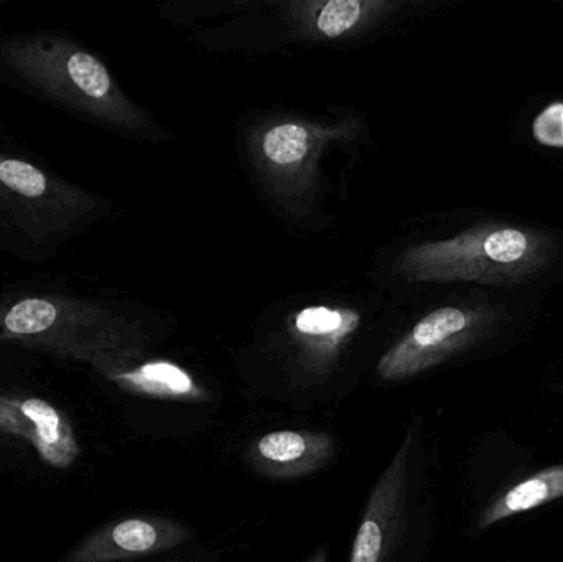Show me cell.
Listing matches in <instances>:
<instances>
[{
    "label": "cell",
    "mask_w": 563,
    "mask_h": 562,
    "mask_svg": "<svg viewBox=\"0 0 563 562\" xmlns=\"http://www.w3.org/2000/svg\"><path fill=\"white\" fill-rule=\"evenodd\" d=\"M7 68L66 111L131 134L151 121L119 88L108 66L75 40L56 33L12 36L0 48Z\"/></svg>",
    "instance_id": "cell-1"
},
{
    "label": "cell",
    "mask_w": 563,
    "mask_h": 562,
    "mask_svg": "<svg viewBox=\"0 0 563 562\" xmlns=\"http://www.w3.org/2000/svg\"><path fill=\"white\" fill-rule=\"evenodd\" d=\"M0 342L89 365L131 353L129 330L104 306L48 290L0 299Z\"/></svg>",
    "instance_id": "cell-2"
},
{
    "label": "cell",
    "mask_w": 563,
    "mask_h": 562,
    "mask_svg": "<svg viewBox=\"0 0 563 562\" xmlns=\"http://www.w3.org/2000/svg\"><path fill=\"white\" fill-rule=\"evenodd\" d=\"M549 254L551 243L541 234L505 224H483L450 240L410 247L397 269L407 279L422 283L511 284L538 273Z\"/></svg>",
    "instance_id": "cell-3"
},
{
    "label": "cell",
    "mask_w": 563,
    "mask_h": 562,
    "mask_svg": "<svg viewBox=\"0 0 563 562\" xmlns=\"http://www.w3.org/2000/svg\"><path fill=\"white\" fill-rule=\"evenodd\" d=\"M101 200L79 185L0 152V224L33 253L53 251L98 213Z\"/></svg>",
    "instance_id": "cell-4"
},
{
    "label": "cell",
    "mask_w": 563,
    "mask_h": 562,
    "mask_svg": "<svg viewBox=\"0 0 563 562\" xmlns=\"http://www.w3.org/2000/svg\"><path fill=\"white\" fill-rule=\"evenodd\" d=\"M482 322V313L475 310L460 307L433 310L384 353L377 375L386 382H402L440 365L475 339Z\"/></svg>",
    "instance_id": "cell-5"
},
{
    "label": "cell",
    "mask_w": 563,
    "mask_h": 562,
    "mask_svg": "<svg viewBox=\"0 0 563 562\" xmlns=\"http://www.w3.org/2000/svg\"><path fill=\"white\" fill-rule=\"evenodd\" d=\"M190 540V531L168 518H124L79 541L58 562L135 561L174 550Z\"/></svg>",
    "instance_id": "cell-6"
},
{
    "label": "cell",
    "mask_w": 563,
    "mask_h": 562,
    "mask_svg": "<svg viewBox=\"0 0 563 562\" xmlns=\"http://www.w3.org/2000/svg\"><path fill=\"white\" fill-rule=\"evenodd\" d=\"M0 432L29 442L49 467H71L81 455L68 418L45 399L0 395Z\"/></svg>",
    "instance_id": "cell-7"
},
{
    "label": "cell",
    "mask_w": 563,
    "mask_h": 562,
    "mask_svg": "<svg viewBox=\"0 0 563 562\" xmlns=\"http://www.w3.org/2000/svg\"><path fill=\"white\" fill-rule=\"evenodd\" d=\"M412 438L397 451L371 494L351 548L350 562H384L406 505L407 461Z\"/></svg>",
    "instance_id": "cell-8"
},
{
    "label": "cell",
    "mask_w": 563,
    "mask_h": 562,
    "mask_svg": "<svg viewBox=\"0 0 563 562\" xmlns=\"http://www.w3.org/2000/svg\"><path fill=\"white\" fill-rule=\"evenodd\" d=\"M102 356L95 368L122 392L145 398L167 399V401L201 403L207 401L208 393L191 373L177 363L167 360H148L131 365L128 356Z\"/></svg>",
    "instance_id": "cell-9"
},
{
    "label": "cell",
    "mask_w": 563,
    "mask_h": 562,
    "mask_svg": "<svg viewBox=\"0 0 563 562\" xmlns=\"http://www.w3.org/2000/svg\"><path fill=\"white\" fill-rule=\"evenodd\" d=\"M334 455V441L324 432L274 431L250 445L247 459L257 474L276 481L320 471Z\"/></svg>",
    "instance_id": "cell-10"
},
{
    "label": "cell",
    "mask_w": 563,
    "mask_h": 562,
    "mask_svg": "<svg viewBox=\"0 0 563 562\" xmlns=\"http://www.w3.org/2000/svg\"><path fill=\"white\" fill-rule=\"evenodd\" d=\"M357 327L360 316L353 310L313 306L295 316L291 332L308 356L318 362H331Z\"/></svg>",
    "instance_id": "cell-11"
},
{
    "label": "cell",
    "mask_w": 563,
    "mask_h": 562,
    "mask_svg": "<svg viewBox=\"0 0 563 562\" xmlns=\"http://www.w3.org/2000/svg\"><path fill=\"white\" fill-rule=\"evenodd\" d=\"M563 498V464L542 469L499 495L478 520L482 530Z\"/></svg>",
    "instance_id": "cell-12"
},
{
    "label": "cell",
    "mask_w": 563,
    "mask_h": 562,
    "mask_svg": "<svg viewBox=\"0 0 563 562\" xmlns=\"http://www.w3.org/2000/svg\"><path fill=\"white\" fill-rule=\"evenodd\" d=\"M308 13H300L308 20L311 35L324 40L344 38L360 32L389 10L390 3L371 0H330V2L303 3Z\"/></svg>",
    "instance_id": "cell-13"
},
{
    "label": "cell",
    "mask_w": 563,
    "mask_h": 562,
    "mask_svg": "<svg viewBox=\"0 0 563 562\" xmlns=\"http://www.w3.org/2000/svg\"><path fill=\"white\" fill-rule=\"evenodd\" d=\"M318 134L301 122H279L264 132L261 154L271 172L294 174L317 145Z\"/></svg>",
    "instance_id": "cell-14"
},
{
    "label": "cell",
    "mask_w": 563,
    "mask_h": 562,
    "mask_svg": "<svg viewBox=\"0 0 563 562\" xmlns=\"http://www.w3.org/2000/svg\"><path fill=\"white\" fill-rule=\"evenodd\" d=\"M532 134L539 144L563 148V104H551L536 118Z\"/></svg>",
    "instance_id": "cell-15"
},
{
    "label": "cell",
    "mask_w": 563,
    "mask_h": 562,
    "mask_svg": "<svg viewBox=\"0 0 563 562\" xmlns=\"http://www.w3.org/2000/svg\"><path fill=\"white\" fill-rule=\"evenodd\" d=\"M308 562H328L327 550L321 548V550H318L317 553L308 560Z\"/></svg>",
    "instance_id": "cell-16"
}]
</instances>
